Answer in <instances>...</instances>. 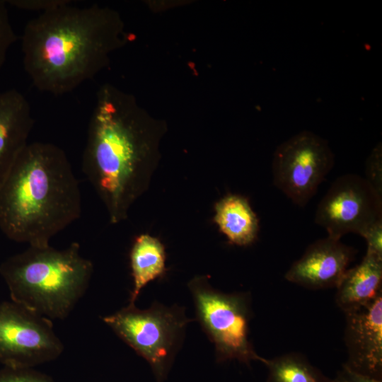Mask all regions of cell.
Instances as JSON below:
<instances>
[{
    "instance_id": "obj_1",
    "label": "cell",
    "mask_w": 382,
    "mask_h": 382,
    "mask_svg": "<svg viewBox=\"0 0 382 382\" xmlns=\"http://www.w3.org/2000/svg\"><path fill=\"white\" fill-rule=\"evenodd\" d=\"M166 132L165 122L151 117L132 94L108 83L99 88L81 163L111 224L125 220L148 190Z\"/></svg>"
},
{
    "instance_id": "obj_2",
    "label": "cell",
    "mask_w": 382,
    "mask_h": 382,
    "mask_svg": "<svg viewBox=\"0 0 382 382\" xmlns=\"http://www.w3.org/2000/svg\"><path fill=\"white\" fill-rule=\"evenodd\" d=\"M129 39L115 10L66 4L27 23L21 37L23 67L37 89L63 95L105 68Z\"/></svg>"
},
{
    "instance_id": "obj_3",
    "label": "cell",
    "mask_w": 382,
    "mask_h": 382,
    "mask_svg": "<svg viewBox=\"0 0 382 382\" xmlns=\"http://www.w3.org/2000/svg\"><path fill=\"white\" fill-rule=\"evenodd\" d=\"M81 214L79 182L65 151L52 143H28L0 185L2 233L45 247Z\"/></svg>"
},
{
    "instance_id": "obj_4",
    "label": "cell",
    "mask_w": 382,
    "mask_h": 382,
    "mask_svg": "<svg viewBox=\"0 0 382 382\" xmlns=\"http://www.w3.org/2000/svg\"><path fill=\"white\" fill-rule=\"evenodd\" d=\"M93 272V263L81 255L76 242L62 250L29 246L0 265L11 301L50 320L69 315Z\"/></svg>"
},
{
    "instance_id": "obj_5",
    "label": "cell",
    "mask_w": 382,
    "mask_h": 382,
    "mask_svg": "<svg viewBox=\"0 0 382 382\" xmlns=\"http://www.w3.org/2000/svg\"><path fill=\"white\" fill-rule=\"evenodd\" d=\"M205 275L192 279L188 288L195 303L197 319L215 347L218 362L238 360L250 365L264 362L249 338L251 309L249 295L226 294L213 288Z\"/></svg>"
},
{
    "instance_id": "obj_6",
    "label": "cell",
    "mask_w": 382,
    "mask_h": 382,
    "mask_svg": "<svg viewBox=\"0 0 382 382\" xmlns=\"http://www.w3.org/2000/svg\"><path fill=\"white\" fill-rule=\"evenodd\" d=\"M103 321L127 345L145 359L158 382L168 371L181 345L185 328L192 320L183 308L157 302L145 310L129 303Z\"/></svg>"
},
{
    "instance_id": "obj_7",
    "label": "cell",
    "mask_w": 382,
    "mask_h": 382,
    "mask_svg": "<svg viewBox=\"0 0 382 382\" xmlns=\"http://www.w3.org/2000/svg\"><path fill=\"white\" fill-rule=\"evenodd\" d=\"M335 164L328 141L308 130L279 144L272 163L274 185L291 201L304 207Z\"/></svg>"
},
{
    "instance_id": "obj_8",
    "label": "cell",
    "mask_w": 382,
    "mask_h": 382,
    "mask_svg": "<svg viewBox=\"0 0 382 382\" xmlns=\"http://www.w3.org/2000/svg\"><path fill=\"white\" fill-rule=\"evenodd\" d=\"M64 350L52 320L12 301L0 303V363L33 369L56 359Z\"/></svg>"
},
{
    "instance_id": "obj_9",
    "label": "cell",
    "mask_w": 382,
    "mask_h": 382,
    "mask_svg": "<svg viewBox=\"0 0 382 382\" xmlns=\"http://www.w3.org/2000/svg\"><path fill=\"white\" fill-rule=\"evenodd\" d=\"M382 220V195L363 177L348 173L338 177L320 201L315 222L328 236L340 239L349 233L360 236Z\"/></svg>"
},
{
    "instance_id": "obj_10",
    "label": "cell",
    "mask_w": 382,
    "mask_h": 382,
    "mask_svg": "<svg viewBox=\"0 0 382 382\" xmlns=\"http://www.w3.org/2000/svg\"><path fill=\"white\" fill-rule=\"evenodd\" d=\"M343 312L348 354L345 364L354 371L382 380V294Z\"/></svg>"
},
{
    "instance_id": "obj_11",
    "label": "cell",
    "mask_w": 382,
    "mask_h": 382,
    "mask_svg": "<svg viewBox=\"0 0 382 382\" xmlns=\"http://www.w3.org/2000/svg\"><path fill=\"white\" fill-rule=\"evenodd\" d=\"M355 253L340 239L328 236L311 244L287 270L284 278L310 289L336 288Z\"/></svg>"
},
{
    "instance_id": "obj_12",
    "label": "cell",
    "mask_w": 382,
    "mask_h": 382,
    "mask_svg": "<svg viewBox=\"0 0 382 382\" xmlns=\"http://www.w3.org/2000/svg\"><path fill=\"white\" fill-rule=\"evenodd\" d=\"M34 125L30 105L15 88L0 92V185L28 144Z\"/></svg>"
},
{
    "instance_id": "obj_13",
    "label": "cell",
    "mask_w": 382,
    "mask_h": 382,
    "mask_svg": "<svg viewBox=\"0 0 382 382\" xmlns=\"http://www.w3.org/2000/svg\"><path fill=\"white\" fill-rule=\"evenodd\" d=\"M381 284L382 259L366 253L336 286L335 302L342 311L366 304L382 294Z\"/></svg>"
},
{
    "instance_id": "obj_14",
    "label": "cell",
    "mask_w": 382,
    "mask_h": 382,
    "mask_svg": "<svg viewBox=\"0 0 382 382\" xmlns=\"http://www.w3.org/2000/svg\"><path fill=\"white\" fill-rule=\"evenodd\" d=\"M214 222L231 243L247 246L255 242L259 220L247 198L230 194L215 204Z\"/></svg>"
},
{
    "instance_id": "obj_15",
    "label": "cell",
    "mask_w": 382,
    "mask_h": 382,
    "mask_svg": "<svg viewBox=\"0 0 382 382\" xmlns=\"http://www.w3.org/2000/svg\"><path fill=\"white\" fill-rule=\"evenodd\" d=\"M129 258L134 287L129 303L134 304L141 289L166 272L165 248L157 238L141 234L134 241Z\"/></svg>"
},
{
    "instance_id": "obj_16",
    "label": "cell",
    "mask_w": 382,
    "mask_h": 382,
    "mask_svg": "<svg viewBox=\"0 0 382 382\" xmlns=\"http://www.w3.org/2000/svg\"><path fill=\"white\" fill-rule=\"evenodd\" d=\"M263 364L268 369L267 382H334L299 353L265 359Z\"/></svg>"
},
{
    "instance_id": "obj_17",
    "label": "cell",
    "mask_w": 382,
    "mask_h": 382,
    "mask_svg": "<svg viewBox=\"0 0 382 382\" xmlns=\"http://www.w3.org/2000/svg\"><path fill=\"white\" fill-rule=\"evenodd\" d=\"M7 5L6 1L0 0V70L9 49L18 38L10 21Z\"/></svg>"
},
{
    "instance_id": "obj_18",
    "label": "cell",
    "mask_w": 382,
    "mask_h": 382,
    "mask_svg": "<svg viewBox=\"0 0 382 382\" xmlns=\"http://www.w3.org/2000/svg\"><path fill=\"white\" fill-rule=\"evenodd\" d=\"M0 382H55L46 374L33 369L4 366L0 370Z\"/></svg>"
},
{
    "instance_id": "obj_19",
    "label": "cell",
    "mask_w": 382,
    "mask_h": 382,
    "mask_svg": "<svg viewBox=\"0 0 382 382\" xmlns=\"http://www.w3.org/2000/svg\"><path fill=\"white\" fill-rule=\"evenodd\" d=\"M366 177L370 185L382 195V148L378 144L369 154L366 161Z\"/></svg>"
},
{
    "instance_id": "obj_20",
    "label": "cell",
    "mask_w": 382,
    "mask_h": 382,
    "mask_svg": "<svg viewBox=\"0 0 382 382\" xmlns=\"http://www.w3.org/2000/svg\"><path fill=\"white\" fill-rule=\"evenodd\" d=\"M6 1L7 4L18 9L40 11L41 13L71 2L69 0H8Z\"/></svg>"
},
{
    "instance_id": "obj_21",
    "label": "cell",
    "mask_w": 382,
    "mask_h": 382,
    "mask_svg": "<svg viewBox=\"0 0 382 382\" xmlns=\"http://www.w3.org/2000/svg\"><path fill=\"white\" fill-rule=\"evenodd\" d=\"M361 236L367 244L366 253L382 259V220L369 227Z\"/></svg>"
},
{
    "instance_id": "obj_22",
    "label": "cell",
    "mask_w": 382,
    "mask_h": 382,
    "mask_svg": "<svg viewBox=\"0 0 382 382\" xmlns=\"http://www.w3.org/2000/svg\"><path fill=\"white\" fill-rule=\"evenodd\" d=\"M334 382H382V380L374 378L369 376L358 373L343 364L342 369L337 372Z\"/></svg>"
}]
</instances>
